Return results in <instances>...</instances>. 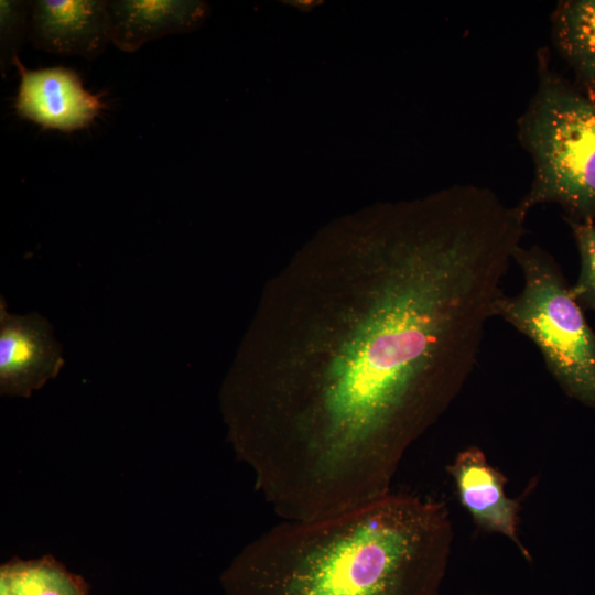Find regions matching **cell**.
Listing matches in <instances>:
<instances>
[{"instance_id":"cell-1","label":"cell","mask_w":595,"mask_h":595,"mask_svg":"<svg viewBox=\"0 0 595 595\" xmlns=\"http://www.w3.org/2000/svg\"><path fill=\"white\" fill-rule=\"evenodd\" d=\"M509 266L501 247L466 230L385 246L344 354L268 399L264 474L288 513L324 518L392 490L409 445L473 372Z\"/></svg>"},{"instance_id":"cell-2","label":"cell","mask_w":595,"mask_h":595,"mask_svg":"<svg viewBox=\"0 0 595 595\" xmlns=\"http://www.w3.org/2000/svg\"><path fill=\"white\" fill-rule=\"evenodd\" d=\"M452 542L439 501L389 491L312 520H283L223 576L226 595H440Z\"/></svg>"},{"instance_id":"cell-3","label":"cell","mask_w":595,"mask_h":595,"mask_svg":"<svg viewBox=\"0 0 595 595\" xmlns=\"http://www.w3.org/2000/svg\"><path fill=\"white\" fill-rule=\"evenodd\" d=\"M538 82L517 120V138L530 155L533 176L518 202L556 204L564 218L595 221V98L553 69L548 48L538 51Z\"/></svg>"},{"instance_id":"cell-4","label":"cell","mask_w":595,"mask_h":595,"mask_svg":"<svg viewBox=\"0 0 595 595\" xmlns=\"http://www.w3.org/2000/svg\"><path fill=\"white\" fill-rule=\"evenodd\" d=\"M523 286L497 302L499 316L540 350L547 369L572 399L595 408V332L555 259L538 245L516 250Z\"/></svg>"},{"instance_id":"cell-5","label":"cell","mask_w":595,"mask_h":595,"mask_svg":"<svg viewBox=\"0 0 595 595\" xmlns=\"http://www.w3.org/2000/svg\"><path fill=\"white\" fill-rule=\"evenodd\" d=\"M14 66L20 76L14 106L21 118L47 129L73 132L88 127L106 107L101 95L86 90L73 69H29L19 57Z\"/></svg>"},{"instance_id":"cell-6","label":"cell","mask_w":595,"mask_h":595,"mask_svg":"<svg viewBox=\"0 0 595 595\" xmlns=\"http://www.w3.org/2000/svg\"><path fill=\"white\" fill-rule=\"evenodd\" d=\"M63 365L51 326L39 314L11 315L0 305V388L2 394L29 396Z\"/></svg>"},{"instance_id":"cell-7","label":"cell","mask_w":595,"mask_h":595,"mask_svg":"<svg viewBox=\"0 0 595 595\" xmlns=\"http://www.w3.org/2000/svg\"><path fill=\"white\" fill-rule=\"evenodd\" d=\"M29 40L50 53L98 57L110 42L107 0H36Z\"/></svg>"},{"instance_id":"cell-8","label":"cell","mask_w":595,"mask_h":595,"mask_svg":"<svg viewBox=\"0 0 595 595\" xmlns=\"http://www.w3.org/2000/svg\"><path fill=\"white\" fill-rule=\"evenodd\" d=\"M447 470L454 479L461 504L474 521L485 530L504 534L529 558L517 534L520 504L506 496L502 473L474 446L459 452Z\"/></svg>"},{"instance_id":"cell-9","label":"cell","mask_w":595,"mask_h":595,"mask_svg":"<svg viewBox=\"0 0 595 595\" xmlns=\"http://www.w3.org/2000/svg\"><path fill=\"white\" fill-rule=\"evenodd\" d=\"M207 15L204 1L107 0L110 42L128 53L153 40L192 32Z\"/></svg>"},{"instance_id":"cell-10","label":"cell","mask_w":595,"mask_h":595,"mask_svg":"<svg viewBox=\"0 0 595 595\" xmlns=\"http://www.w3.org/2000/svg\"><path fill=\"white\" fill-rule=\"evenodd\" d=\"M551 40L575 84L595 98V0H561L551 13Z\"/></svg>"},{"instance_id":"cell-11","label":"cell","mask_w":595,"mask_h":595,"mask_svg":"<svg viewBox=\"0 0 595 595\" xmlns=\"http://www.w3.org/2000/svg\"><path fill=\"white\" fill-rule=\"evenodd\" d=\"M0 593L7 595H85L83 581L56 562L43 559L6 564Z\"/></svg>"},{"instance_id":"cell-12","label":"cell","mask_w":595,"mask_h":595,"mask_svg":"<svg viewBox=\"0 0 595 595\" xmlns=\"http://www.w3.org/2000/svg\"><path fill=\"white\" fill-rule=\"evenodd\" d=\"M33 2L29 0L0 1V68L2 75L19 57L24 41L30 36Z\"/></svg>"},{"instance_id":"cell-13","label":"cell","mask_w":595,"mask_h":595,"mask_svg":"<svg viewBox=\"0 0 595 595\" xmlns=\"http://www.w3.org/2000/svg\"><path fill=\"white\" fill-rule=\"evenodd\" d=\"M564 220L571 229L580 257L578 275L571 292L583 309L595 311V221Z\"/></svg>"}]
</instances>
